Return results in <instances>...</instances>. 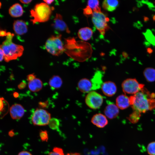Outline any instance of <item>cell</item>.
<instances>
[{"mask_svg": "<svg viewBox=\"0 0 155 155\" xmlns=\"http://www.w3.org/2000/svg\"><path fill=\"white\" fill-rule=\"evenodd\" d=\"M9 109V105L8 102L3 98L0 97V119L8 113Z\"/></svg>", "mask_w": 155, "mask_h": 155, "instance_id": "23", "label": "cell"}, {"mask_svg": "<svg viewBox=\"0 0 155 155\" xmlns=\"http://www.w3.org/2000/svg\"><path fill=\"white\" fill-rule=\"evenodd\" d=\"M102 74L100 71H96L91 80L92 85V90H94L101 87L103 83L102 81Z\"/></svg>", "mask_w": 155, "mask_h": 155, "instance_id": "17", "label": "cell"}, {"mask_svg": "<svg viewBox=\"0 0 155 155\" xmlns=\"http://www.w3.org/2000/svg\"><path fill=\"white\" fill-rule=\"evenodd\" d=\"M43 1H44V2L48 5L51 4L54 1V0H44Z\"/></svg>", "mask_w": 155, "mask_h": 155, "instance_id": "37", "label": "cell"}, {"mask_svg": "<svg viewBox=\"0 0 155 155\" xmlns=\"http://www.w3.org/2000/svg\"><path fill=\"white\" fill-rule=\"evenodd\" d=\"M14 34L8 32L5 40L0 45L4 54V60L6 62L17 59L23 54L24 48L22 45L12 42Z\"/></svg>", "mask_w": 155, "mask_h": 155, "instance_id": "2", "label": "cell"}, {"mask_svg": "<svg viewBox=\"0 0 155 155\" xmlns=\"http://www.w3.org/2000/svg\"><path fill=\"white\" fill-rule=\"evenodd\" d=\"M20 1L22 3L24 4H28L30 3L32 1V0H20Z\"/></svg>", "mask_w": 155, "mask_h": 155, "instance_id": "36", "label": "cell"}, {"mask_svg": "<svg viewBox=\"0 0 155 155\" xmlns=\"http://www.w3.org/2000/svg\"><path fill=\"white\" fill-rule=\"evenodd\" d=\"M92 16V21L95 27L101 34L104 35L109 28L107 24L109 18L101 11L100 8L93 10Z\"/></svg>", "mask_w": 155, "mask_h": 155, "instance_id": "5", "label": "cell"}, {"mask_svg": "<svg viewBox=\"0 0 155 155\" xmlns=\"http://www.w3.org/2000/svg\"><path fill=\"white\" fill-rule=\"evenodd\" d=\"M144 20L145 21H146L147 20H148V18L146 17H145V18H144Z\"/></svg>", "mask_w": 155, "mask_h": 155, "instance_id": "41", "label": "cell"}, {"mask_svg": "<svg viewBox=\"0 0 155 155\" xmlns=\"http://www.w3.org/2000/svg\"><path fill=\"white\" fill-rule=\"evenodd\" d=\"M36 78V75L34 73L28 74L27 76V80L29 82L32 80Z\"/></svg>", "mask_w": 155, "mask_h": 155, "instance_id": "32", "label": "cell"}, {"mask_svg": "<svg viewBox=\"0 0 155 155\" xmlns=\"http://www.w3.org/2000/svg\"><path fill=\"white\" fill-rule=\"evenodd\" d=\"M49 84L50 87L53 89L60 88L63 84V80L59 75H54L49 79Z\"/></svg>", "mask_w": 155, "mask_h": 155, "instance_id": "22", "label": "cell"}, {"mask_svg": "<svg viewBox=\"0 0 155 155\" xmlns=\"http://www.w3.org/2000/svg\"><path fill=\"white\" fill-rule=\"evenodd\" d=\"M1 3L0 2V8H1Z\"/></svg>", "mask_w": 155, "mask_h": 155, "instance_id": "42", "label": "cell"}, {"mask_svg": "<svg viewBox=\"0 0 155 155\" xmlns=\"http://www.w3.org/2000/svg\"><path fill=\"white\" fill-rule=\"evenodd\" d=\"M18 155H32L30 152L27 151H22L19 153Z\"/></svg>", "mask_w": 155, "mask_h": 155, "instance_id": "34", "label": "cell"}, {"mask_svg": "<svg viewBox=\"0 0 155 155\" xmlns=\"http://www.w3.org/2000/svg\"><path fill=\"white\" fill-rule=\"evenodd\" d=\"M79 90L83 93H88L92 91V85L91 80L87 78L80 79L78 83Z\"/></svg>", "mask_w": 155, "mask_h": 155, "instance_id": "16", "label": "cell"}, {"mask_svg": "<svg viewBox=\"0 0 155 155\" xmlns=\"http://www.w3.org/2000/svg\"><path fill=\"white\" fill-rule=\"evenodd\" d=\"M147 51L150 54L152 52L153 50L151 48H148L147 49Z\"/></svg>", "mask_w": 155, "mask_h": 155, "instance_id": "39", "label": "cell"}, {"mask_svg": "<svg viewBox=\"0 0 155 155\" xmlns=\"http://www.w3.org/2000/svg\"><path fill=\"white\" fill-rule=\"evenodd\" d=\"M65 155H81V154L78 153H67Z\"/></svg>", "mask_w": 155, "mask_h": 155, "instance_id": "38", "label": "cell"}, {"mask_svg": "<svg viewBox=\"0 0 155 155\" xmlns=\"http://www.w3.org/2000/svg\"><path fill=\"white\" fill-rule=\"evenodd\" d=\"M9 113L13 119H19L22 118L25 113L24 107L21 104H15L13 105L9 109Z\"/></svg>", "mask_w": 155, "mask_h": 155, "instance_id": "11", "label": "cell"}, {"mask_svg": "<svg viewBox=\"0 0 155 155\" xmlns=\"http://www.w3.org/2000/svg\"><path fill=\"white\" fill-rule=\"evenodd\" d=\"M119 2L116 0H106L102 3L103 8L109 11H113L118 6Z\"/></svg>", "mask_w": 155, "mask_h": 155, "instance_id": "21", "label": "cell"}, {"mask_svg": "<svg viewBox=\"0 0 155 155\" xmlns=\"http://www.w3.org/2000/svg\"><path fill=\"white\" fill-rule=\"evenodd\" d=\"M99 2L98 0H90L88 1V6L93 11L99 8Z\"/></svg>", "mask_w": 155, "mask_h": 155, "instance_id": "27", "label": "cell"}, {"mask_svg": "<svg viewBox=\"0 0 155 155\" xmlns=\"http://www.w3.org/2000/svg\"><path fill=\"white\" fill-rule=\"evenodd\" d=\"M52 10V8L45 2L38 3L30 11L32 18L30 21L33 24L46 22L49 20Z\"/></svg>", "mask_w": 155, "mask_h": 155, "instance_id": "3", "label": "cell"}, {"mask_svg": "<svg viewBox=\"0 0 155 155\" xmlns=\"http://www.w3.org/2000/svg\"><path fill=\"white\" fill-rule=\"evenodd\" d=\"M121 87L125 94L134 95L144 87L143 84L139 83L135 78H127L122 82Z\"/></svg>", "mask_w": 155, "mask_h": 155, "instance_id": "7", "label": "cell"}, {"mask_svg": "<svg viewBox=\"0 0 155 155\" xmlns=\"http://www.w3.org/2000/svg\"><path fill=\"white\" fill-rule=\"evenodd\" d=\"M8 32L5 30H0V36H6Z\"/></svg>", "mask_w": 155, "mask_h": 155, "instance_id": "35", "label": "cell"}, {"mask_svg": "<svg viewBox=\"0 0 155 155\" xmlns=\"http://www.w3.org/2000/svg\"><path fill=\"white\" fill-rule=\"evenodd\" d=\"M93 33V31L91 28L86 27L81 28L79 30L78 36L80 39L87 41L91 38Z\"/></svg>", "mask_w": 155, "mask_h": 155, "instance_id": "20", "label": "cell"}, {"mask_svg": "<svg viewBox=\"0 0 155 155\" xmlns=\"http://www.w3.org/2000/svg\"><path fill=\"white\" fill-rule=\"evenodd\" d=\"M153 21H155V15H154L153 17Z\"/></svg>", "mask_w": 155, "mask_h": 155, "instance_id": "40", "label": "cell"}, {"mask_svg": "<svg viewBox=\"0 0 155 155\" xmlns=\"http://www.w3.org/2000/svg\"><path fill=\"white\" fill-rule=\"evenodd\" d=\"M10 16L14 18L21 17L23 14L24 11L22 5L19 3H16L11 6L9 9Z\"/></svg>", "mask_w": 155, "mask_h": 155, "instance_id": "18", "label": "cell"}, {"mask_svg": "<svg viewBox=\"0 0 155 155\" xmlns=\"http://www.w3.org/2000/svg\"><path fill=\"white\" fill-rule=\"evenodd\" d=\"M129 98L133 111L141 113L155 108V94L144 87Z\"/></svg>", "mask_w": 155, "mask_h": 155, "instance_id": "1", "label": "cell"}, {"mask_svg": "<svg viewBox=\"0 0 155 155\" xmlns=\"http://www.w3.org/2000/svg\"><path fill=\"white\" fill-rule=\"evenodd\" d=\"M116 104L121 110L128 108L130 105L129 97L125 94H121L118 96L116 99Z\"/></svg>", "mask_w": 155, "mask_h": 155, "instance_id": "15", "label": "cell"}, {"mask_svg": "<svg viewBox=\"0 0 155 155\" xmlns=\"http://www.w3.org/2000/svg\"><path fill=\"white\" fill-rule=\"evenodd\" d=\"M49 155H64L63 150L61 148L54 147L52 151L51 152Z\"/></svg>", "mask_w": 155, "mask_h": 155, "instance_id": "29", "label": "cell"}, {"mask_svg": "<svg viewBox=\"0 0 155 155\" xmlns=\"http://www.w3.org/2000/svg\"><path fill=\"white\" fill-rule=\"evenodd\" d=\"M141 117V113L135 111L129 115L127 119L129 120L133 123H135L138 122Z\"/></svg>", "mask_w": 155, "mask_h": 155, "instance_id": "25", "label": "cell"}, {"mask_svg": "<svg viewBox=\"0 0 155 155\" xmlns=\"http://www.w3.org/2000/svg\"><path fill=\"white\" fill-rule=\"evenodd\" d=\"M103 101L102 96L94 90L88 93L85 98L86 105L90 108L94 109L99 108Z\"/></svg>", "mask_w": 155, "mask_h": 155, "instance_id": "8", "label": "cell"}, {"mask_svg": "<svg viewBox=\"0 0 155 155\" xmlns=\"http://www.w3.org/2000/svg\"><path fill=\"white\" fill-rule=\"evenodd\" d=\"M147 150L149 155H155V142H151L148 144Z\"/></svg>", "mask_w": 155, "mask_h": 155, "instance_id": "28", "label": "cell"}, {"mask_svg": "<svg viewBox=\"0 0 155 155\" xmlns=\"http://www.w3.org/2000/svg\"><path fill=\"white\" fill-rule=\"evenodd\" d=\"M93 12L92 9L88 6L84 9V14L86 16L92 15Z\"/></svg>", "mask_w": 155, "mask_h": 155, "instance_id": "31", "label": "cell"}, {"mask_svg": "<svg viewBox=\"0 0 155 155\" xmlns=\"http://www.w3.org/2000/svg\"><path fill=\"white\" fill-rule=\"evenodd\" d=\"M4 54L3 51L0 46V62L4 59Z\"/></svg>", "mask_w": 155, "mask_h": 155, "instance_id": "33", "label": "cell"}, {"mask_svg": "<svg viewBox=\"0 0 155 155\" xmlns=\"http://www.w3.org/2000/svg\"><path fill=\"white\" fill-rule=\"evenodd\" d=\"M144 76L146 80L148 82H153L155 81V69L152 67H147L144 70Z\"/></svg>", "mask_w": 155, "mask_h": 155, "instance_id": "24", "label": "cell"}, {"mask_svg": "<svg viewBox=\"0 0 155 155\" xmlns=\"http://www.w3.org/2000/svg\"><path fill=\"white\" fill-rule=\"evenodd\" d=\"M43 87V83L40 79L35 78L34 80L28 82V87L32 92H36L40 90Z\"/></svg>", "mask_w": 155, "mask_h": 155, "instance_id": "19", "label": "cell"}, {"mask_svg": "<svg viewBox=\"0 0 155 155\" xmlns=\"http://www.w3.org/2000/svg\"><path fill=\"white\" fill-rule=\"evenodd\" d=\"M155 3V1L154 2Z\"/></svg>", "mask_w": 155, "mask_h": 155, "instance_id": "43", "label": "cell"}, {"mask_svg": "<svg viewBox=\"0 0 155 155\" xmlns=\"http://www.w3.org/2000/svg\"><path fill=\"white\" fill-rule=\"evenodd\" d=\"M91 122L97 127L102 128L107 125L108 121L105 115L98 113L93 116L91 119Z\"/></svg>", "mask_w": 155, "mask_h": 155, "instance_id": "14", "label": "cell"}, {"mask_svg": "<svg viewBox=\"0 0 155 155\" xmlns=\"http://www.w3.org/2000/svg\"><path fill=\"white\" fill-rule=\"evenodd\" d=\"M13 29L16 34L18 35H22L27 32L28 27L24 21L18 20L13 22Z\"/></svg>", "mask_w": 155, "mask_h": 155, "instance_id": "13", "label": "cell"}, {"mask_svg": "<svg viewBox=\"0 0 155 155\" xmlns=\"http://www.w3.org/2000/svg\"><path fill=\"white\" fill-rule=\"evenodd\" d=\"M61 38V35L60 34L52 36L47 39L45 46L48 52L55 56H59L63 53L65 48Z\"/></svg>", "mask_w": 155, "mask_h": 155, "instance_id": "4", "label": "cell"}, {"mask_svg": "<svg viewBox=\"0 0 155 155\" xmlns=\"http://www.w3.org/2000/svg\"><path fill=\"white\" fill-rule=\"evenodd\" d=\"M101 88L103 94L108 97H111L114 95L117 90L115 84L111 81H107L103 82Z\"/></svg>", "mask_w": 155, "mask_h": 155, "instance_id": "10", "label": "cell"}, {"mask_svg": "<svg viewBox=\"0 0 155 155\" xmlns=\"http://www.w3.org/2000/svg\"><path fill=\"white\" fill-rule=\"evenodd\" d=\"M104 113L106 117L110 119H113L118 116L119 109L116 104L108 102L104 109Z\"/></svg>", "mask_w": 155, "mask_h": 155, "instance_id": "12", "label": "cell"}, {"mask_svg": "<svg viewBox=\"0 0 155 155\" xmlns=\"http://www.w3.org/2000/svg\"><path fill=\"white\" fill-rule=\"evenodd\" d=\"M51 119V115L49 112L43 109L37 108L33 113L31 121L34 125L45 126L48 125Z\"/></svg>", "mask_w": 155, "mask_h": 155, "instance_id": "6", "label": "cell"}, {"mask_svg": "<svg viewBox=\"0 0 155 155\" xmlns=\"http://www.w3.org/2000/svg\"><path fill=\"white\" fill-rule=\"evenodd\" d=\"M39 135L40 138L42 141L47 142L48 139V135L46 131H41Z\"/></svg>", "mask_w": 155, "mask_h": 155, "instance_id": "30", "label": "cell"}, {"mask_svg": "<svg viewBox=\"0 0 155 155\" xmlns=\"http://www.w3.org/2000/svg\"><path fill=\"white\" fill-rule=\"evenodd\" d=\"M52 26L57 31L65 32L68 33L70 32L67 25L63 21L61 15L59 13L56 14Z\"/></svg>", "mask_w": 155, "mask_h": 155, "instance_id": "9", "label": "cell"}, {"mask_svg": "<svg viewBox=\"0 0 155 155\" xmlns=\"http://www.w3.org/2000/svg\"><path fill=\"white\" fill-rule=\"evenodd\" d=\"M48 125L51 129L54 130L56 129L59 126V121L57 118H52L50 120Z\"/></svg>", "mask_w": 155, "mask_h": 155, "instance_id": "26", "label": "cell"}]
</instances>
